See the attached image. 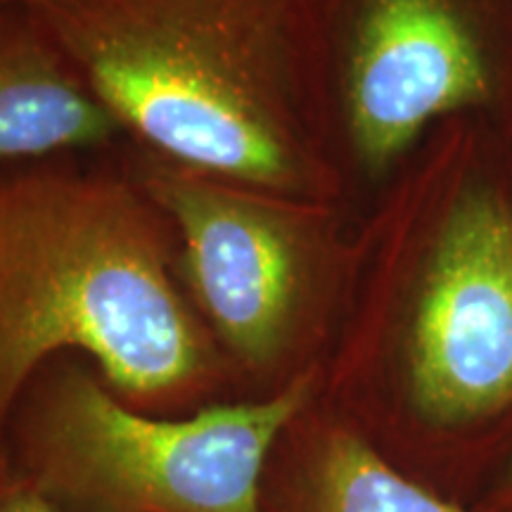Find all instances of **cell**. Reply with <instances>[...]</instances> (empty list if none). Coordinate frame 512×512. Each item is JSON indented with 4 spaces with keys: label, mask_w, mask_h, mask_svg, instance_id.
<instances>
[{
    "label": "cell",
    "mask_w": 512,
    "mask_h": 512,
    "mask_svg": "<svg viewBox=\"0 0 512 512\" xmlns=\"http://www.w3.org/2000/svg\"><path fill=\"white\" fill-rule=\"evenodd\" d=\"M174 240L136 181L53 159L0 169V432L64 351L136 399L204 380L209 347L178 287Z\"/></svg>",
    "instance_id": "1"
},
{
    "label": "cell",
    "mask_w": 512,
    "mask_h": 512,
    "mask_svg": "<svg viewBox=\"0 0 512 512\" xmlns=\"http://www.w3.org/2000/svg\"><path fill=\"white\" fill-rule=\"evenodd\" d=\"M121 131L152 155L297 197L306 0H24Z\"/></svg>",
    "instance_id": "2"
},
{
    "label": "cell",
    "mask_w": 512,
    "mask_h": 512,
    "mask_svg": "<svg viewBox=\"0 0 512 512\" xmlns=\"http://www.w3.org/2000/svg\"><path fill=\"white\" fill-rule=\"evenodd\" d=\"M311 394L313 377L299 375L268 399L159 420L72 370L38 401L31 482L102 512H261L268 453Z\"/></svg>",
    "instance_id": "3"
},
{
    "label": "cell",
    "mask_w": 512,
    "mask_h": 512,
    "mask_svg": "<svg viewBox=\"0 0 512 512\" xmlns=\"http://www.w3.org/2000/svg\"><path fill=\"white\" fill-rule=\"evenodd\" d=\"M136 183L178 240L188 290L223 344L249 368L285 349L313 266L297 200L147 152Z\"/></svg>",
    "instance_id": "4"
},
{
    "label": "cell",
    "mask_w": 512,
    "mask_h": 512,
    "mask_svg": "<svg viewBox=\"0 0 512 512\" xmlns=\"http://www.w3.org/2000/svg\"><path fill=\"white\" fill-rule=\"evenodd\" d=\"M408 394L422 418L460 427L512 403V207L465 192L441 223L406 337Z\"/></svg>",
    "instance_id": "5"
},
{
    "label": "cell",
    "mask_w": 512,
    "mask_h": 512,
    "mask_svg": "<svg viewBox=\"0 0 512 512\" xmlns=\"http://www.w3.org/2000/svg\"><path fill=\"white\" fill-rule=\"evenodd\" d=\"M342 43L344 119L370 174L432 124L489 95V0H306Z\"/></svg>",
    "instance_id": "6"
},
{
    "label": "cell",
    "mask_w": 512,
    "mask_h": 512,
    "mask_svg": "<svg viewBox=\"0 0 512 512\" xmlns=\"http://www.w3.org/2000/svg\"><path fill=\"white\" fill-rule=\"evenodd\" d=\"M119 131L29 5H0V169L107 145Z\"/></svg>",
    "instance_id": "7"
},
{
    "label": "cell",
    "mask_w": 512,
    "mask_h": 512,
    "mask_svg": "<svg viewBox=\"0 0 512 512\" xmlns=\"http://www.w3.org/2000/svg\"><path fill=\"white\" fill-rule=\"evenodd\" d=\"M299 512H470L401 475L361 434L335 427L318 441Z\"/></svg>",
    "instance_id": "8"
},
{
    "label": "cell",
    "mask_w": 512,
    "mask_h": 512,
    "mask_svg": "<svg viewBox=\"0 0 512 512\" xmlns=\"http://www.w3.org/2000/svg\"><path fill=\"white\" fill-rule=\"evenodd\" d=\"M0 512H64L53 498L31 479L0 482Z\"/></svg>",
    "instance_id": "9"
},
{
    "label": "cell",
    "mask_w": 512,
    "mask_h": 512,
    "mask_svg": "<svg viewBox=\"0 0 512 512\" xmlns=\"http://www.w3.org/2000/svg\"><path fill=\"white\" fill-rule=\"evenodd\" d=\"M482 512H512V458L505 465L501 479H498L496 489L491 491L489 505Z\"/></svg>",
    "instance_id": "10"
},
{
    "label": "cell",
    "mask_w": 512,
    "mask_h": 512,
    "mask_svg": "<svg viewBox=\"0 0 512 512\" xmlns=\"http://www.w3.org/2000/svg\"><path fill=\"white\" fill-rule=\"evenodd\" d=\"M3 3H12V0H0V5H3Z\"/></svg>",
    "instance_id": "11"
}]
</instances>
